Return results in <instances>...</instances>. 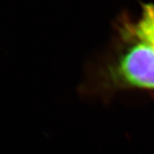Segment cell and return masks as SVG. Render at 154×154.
I'll list each match as a JSON object with an SVG mask.
<instances>
[{
  "instance_id": "obj_1",
  "label": "cell",
  "mask_w": 154,
  "mask_h": 154,
  "mask_svg": "<svg viewBox=\"0 0 154 154\" xmlns=\"http://www.w3.org/2000/svg\"><path fill=\"white\" fill-rule=\"evenodd\" d=\"M116 71L127 85L154 89V49L142 42L133 45L122 56Z\"/></svg>"
},
{
  "instance_id": "obj_2",
  "label": "cell",
  "mask_w": 154,
  "mask_h": 154,
  "mask_svg": "<svg viewBox=\"0 0 154 154\" xmlns=\"http://www.w3.org/2000/svg\"><path fill=\"white\" fill-rule=\"evenodd\" d=\"M134 33L140 42L154 49V5H145L141 16L134 28Z\"/></svg>"
}]
</instances>
